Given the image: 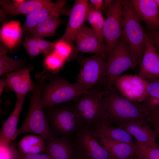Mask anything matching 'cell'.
Instances as JSON below:
<instances>
[{
  "label": "cell",
  "instance_id": "obj_8",
  "mask_svg": "<svg viewBox=\"0 0 159 159\" xmlns=\"http://www.w3.org/2000/svg\"><path fill=\"white\" fill-rule=\"evenodd\" d=\"M108 55L100 53L80 59V68L75 83L82 90H89L102 84Z\"/></svg>",
  "mask_w": 159,
  "mask_h": 159
},
{
  "label": "cell",
  "instance_id": "obj_41",
  "mask_svg": "<svg viewBox=\"0 0 159 159\" xmlns=\"http://www.w3.org/2000/svg\"><path fill=\"white\" fill-rule=\"evenodd\" d=\"M25 1L24 0H13V3L16 4H20L23 3Z\"/></svg>",
  "mask_w": 159,
  "mask_h": 159
},
{
  "label": "cell",
  "instance_id": "obj_31",
  "mask_svg": "<svg viewBox=\"0 0 159 159\" xmlns=\"http://www.w3.org/2000/svg\"><path fill=\"white\" fill-rule=\"evenodd\" d=\"M9 149L15 159H53L49 154L24 153L21 152L17 148L15 143H11Z\"/></svg>",
  "mask_w": 159,
  "mask_h": 159
},
{
  "label": "cell",
  "instance_id": "obj_7",
  "mask_svg": "<svg viewBox=\"0 0 159 159\" xmlns=\"http://www.w3.org/2000/svg\"><path fill=\"white\" fill-rule=\"evenodd\" d=\"M104 92L93 91L81 95L73 101L83 125L89 129L106 118Z\"/></svg>",
  "mask_w": 159,
  "mask_h": 159
},
{
  "label": "cell",
  "instance_id": "obj_43",
  "mask_svg": "<svg viewBox=\"0 0 159 159\" xmlns=\"http://www.w3.org/2000/svg\"><path fill=\"white\" fill-rule=\"evenodd\" d=\"M157 6L159 8V0H154Z\"/></svg>",
  "mask_w": 159,
  "mask_h": 159
},
{
  "label": "cell",
  "instance_id": "obj_24",
  "mask_svg": "<svg viewBox=\"0 0 159 159\" xmlns=\"http://www.w3.org/2000/svg\"><path fill=\"white\" fill-rule=\"evenodd\" d=\"M59 15L53 14L43 19L30 32L31 36L43 38L54 35L61 23Z\"/></svg>",
  "mask_w": 159,
  "mask_h": 159
},
{
  "label": "cell",
  "instance_id": "obj_34",
  "mask_svg": "<svg viewBox=\"0 0 159 159\" xmlns=\"http://www.w3.org/2000/svg\"><path fill=\"white\" fill-rule=\"evenodd\" d=\"M22 44L28 54L32 57L42 54L38 47L37 38L26 37L22 42Z\"/></svg>",
  "mask_w": 159,
  "mask_h": 159
},
{
  "label": "cell",
  "instance_id": "obj_44",
  "mask_svg": "<svg viewBox=\"0 0 159 159\" xmlns=\"http://www.w3.org/2000/svg\"><path fill=\"white\" fill-rule=\"evenodd\" d=\"M130 159H138L135 156L133 158Z\"/></svg>",
  "mask_w": 159,
  "mask_h": 159
},
{
  "label": "cell",
  "instance_id": "obj_15",
  "mask_svg": "<svg viewBox=\"0 0 159 159\" xmlns=\"http://www.w3.org/2000/svg\"><path fill=\"white\" fill-rule=\"evenodd\" d=\"M139 76L145 79L159 78V54L146 34L145 49Z\"/></svg>",
  "mask_w": 159,
  "mask_h": 159
},
{
  "label": "cell",
  "instance_id": "obj_26",
  "mask_svg": "<svg viewBox=\"0 0 159 159\" xmlns=\"http://www.w3.org/2000/svg\"><path fill=\"white\" fill-rule=\"evenodd\" d=\"M7 49L2 45L0 46V76L26 68V62L22 59L11 58L7 54Z\"/></svg>",
  "mask_w": 159,
  "mask_h": 159
},
{
  "label": "cell",
  "instance_id": "obj_35",
  "mask_svg": "<svg viewBox=\"0 0 159 159\" xmlns=\"http://www.w3.org/2000/svg\"><path fill=\"white\" fill-rule=\"evenodd\" d=\"M37 38L38 47L42 53L47 55L53 51L56 42H52L43 38Z\"/></svg>",
  "mask_w": 159,
  "mask_h": 159
},
{
  "label": "cell",
  "instance_id": "obj_33",
  "mask_svg": "<svg viewBox=\"0 0 159 159\" xmlns=\"http://www.w3.org/2000/svg\"><path fill=\"white\" fill-rule=\"evenodd\" d=\"M145 79L148 83L147 95L146 98L159 101V78Z\"/></svg>",
  "mask_w": 159,
  "mask_h": 159
},
{
  "label": "cell",
  "instance_id": "obj_14",
  "mask_svg": "<svg viewBox=\"0 0 159 159\" xmlns=\"http://www.w3.org/2000/svg\"><path fill=\"white\" fill-rule=\"evenodd\" d=\"M138 18L144 21L150 31L159 30V8L154 0H130Z\"/></svg>",
  "mask_w": 159,
  "mask_h": 159
},
{
  "label": "cell",
  "instance_id": "obj_16",
  "mask_svg": "<svg viewBox=\"0 0 159 159\" xmlns=\"http://www.w3.org/2000/svg\"><path fill=\"white\" fill-rule=\"evenodd\" d=\"M32 68L27 67L11 72L6 75L8 90L14 92L16 96L24 95L31 92L35 87L30 75Z\"/></svg>",
  "mask_w": 159,
  "mask_h": 159
},
{
  "label": "cell",
  "instance_id": "obj_38",
  "mask_svg": "<svg viewBox=\"0 0 159 159\" xmlns=\"http://www.w3.org/2000/svg\"><path fill=\"white\" fill-rule=\"evenodd\" d=\"M89 4L96 11L101 12L104 9V0H90Z\"/></svg>",
  "mask_w": 159,
  "mask_h": 159
},
{
  "label": "cell",
  "instance_id": "obj_20",
  "mask_svg": "<svg viewBox=\"0 0 159 159\" xmlns=\"http://www.w3.org/2000/svg\"><path fill=\"white\" fill-rule=\"evenodd\" d=\"M148 121H141L126 125L124 128L139 143L153 148H159L156 140L158 135L148 125Z\"/></svg>",
  "mask_w": 159,
  "mask_h": 159
},
{
  "label": "cell",
  "instance_id": "obj_6",
  "mask_svg": "<svg viewBox=\"0 0 159 159\" xmlns=\"http://www.w3.org/2000/svg\"><path fill=\"white\" fill-rule=\"evenodd\" d=\"M122 3L123 21L121 36L129 45L138 64H140L145 51L146 34L131 6L130 0H122Z\"/></svg>",
  "mask_w": 159,
  "mask_h": 159
},
{
  "label": "cell",
  "instance_id": "obj_45",
  "mask_svg": "<svg viewBox=\"0 0 159 159\" xmlns=\"http://www.w3.org/2000/svg\"><path fill=\"white\" fill-rule=\"evenodd\" d=\"M75 159H76V158H75Z\"/></svg>",
  "mask_w": 159,
  "mask_h": 159
},
{
  "label": "cell",
  "instance_id": "obj_11",
  "mask_svg": "<svg viewBox=\"0 0 159 159\" xmlns=\"http://www.w3.org/2000/svg\"><path fill=\"white\" fill-rule=\"evenodd\" d=\"M67 1L59 0L53 2L50 0H27L20 4H16L0 0V4L5 14L15 16L37 12L43 10H51L65 13L64 7Z\"/></svg>",
  "mask_w": 159,
  "mask_h": 159
},
{
  "label": "cell",
  "instance_id": "obj_36",
  "mask_svg": "<svg viewBox=\"0 0 159 159\" xmlns=\"http://www.w3.org/2000/svg\"><path fill=\"white\" fill-rule=\"evenodd\" d=\"M147 124L152 127L159 136V108L151 112Z\"/></svg>",
  "mask_w": 159,
  "mask_h": 159
},
{
  "label": "cell",
  "instance_id": "obj_18",
  "mask_svg": "<svg viewBox=\"0 0 159 159\" xmlns=\"http://www.w3.org/2000/svg\"><path fill=\"white\" fill-rule=\"evenodd\" d=\"M46 153L53 159H75L74 140L66 137L44 138Z\"/></svg>",
  "mask_w": 159,
  "mask_h": 159
},
{
  "label": "cell",
  "instance_id": "obj_1",
  "mask_svg": "<svg viewBox=\"0 0 159 159\" xmlns=\"http://www.w3.org/2000/svg\"><path fill=\"white\" fill-rule=\"evenodd\" d=\"M107 117L110 124L124 128L127 124L141 121H147L150 112L143 104L132 102L122 95L114 86L105 91Z\"/></svg>",
  "mask_w": 159,
  "mask_h": 159
},
{
  "label": "cell",
  "instance_id": "obj_29",
  "mask_svg": "<svg viewBox=\"0 0 159 159\" xmlns=\"http://www.w3.org/2000/svg\"><path fill=\"white\" fill-rule=\"evenodd\" d=\"M136 143L135 155L138 159H159V148H153Z\"/></svg>",
  "mask_w": 159,
  "mask_h": 159
},
{
  "label": "cell",
  "instance_id": "obj_39",
  "mask_svg": "<svg viewBox=\"0 0 159 159\" xmlns=\"http://www.w3.org/2000/svg\"><path fill=\"white\" fill-rule=\"evenodd\" d=\"M7 86L6 77H3L0 80V96L2 95L3 92Z\"/></svg>",
  "mask_w": 159,
  "mask_h": 159
},
{
  "label": "cell",
  "instance_id": "obj_13",
  "mask_svg": "<svg viewBox=\"0 0 159 159\" xmlns=\"http://www.w3.org/2000/svg\"><path fill=\"white\" fill-rule=\"evenodd\" d=\"M88 4L87 0L75 1L70 11L69 21L65 32L59 40L72 45L77 33L87 19Z\"/></svg>",
  "mask_w": 159,
  "mask_h": 159
},
{
  "label": "cell",
  "instance_id": "obj_19",
  "mask_svg": "<svg viewBox=\"0 0 159 159\" xmlns=\"http://www.w3.org/2000/svg\"><path fill=\"white\" fill-rule=\"evenodd\" d=\"M74 41L78 50L81 52L94 54L106 53L105 45L100 42L91 28L87 25L80 29L75 36Z\"/></svg>",
  "mask_w": 159,
  "mask_h": 159
},
{
  "label": "cell",
  "instance_id": "obj_3",
  "mask_svg": "<svg viewBox=\"0 0 159 159\" xmlns=\"http://www.w3.org/2000/svg\"><path fill=\"white\" fill-rule=\"evenodd\" d=\"M70 102L43 108L53 138L74 140L83 126L74 104Z\"/></svg>",
  "mask_w": 159,
  "mask_h": 159
},
{
  "label": "cell",
  "instance_id": "obj_28",
  "mask_svg": "<svg viewBox=\"0 0 159 159\" xmlns=\"http://www.w3.org/2000/svg\"><path fill=\"white\" fill-rule=\"evenodd\" d=\"M63 13L62 12L51 10H43L30 13L26 15L23 29L24 32L30 33L37 25L45 17L51 14L60 15Z\"/></svg>",
  "mask_w": 159,
  "mask_h": 159
},
{
  "label": "cell",
  "instance_id": "obj_4",
  "mask_svg": "<svg viewBox=\"0 0 159 159\" xmlns=\"http://www.w3.org/2000/svg\"><path fill=\"white\" fill-rule=\"evenodd\" d=\"M137 65L130 46L121 36L107 57L102 84L105 91L113 86L115 81L122 73Z\"/></svg>",
  "mask_w": 159,
  "mask_h": 159
},
{
  "label": "cell",
  "instance_id": "obj_2",
  "mask_svg": "<svg viewBox=\"0 0 159 159\" xmlns=\"http://www.w3.org/2000/svg\"><path fill=\"white\" fill-rule=\"evenodd\" d=\"M44 70L36 75L35 87L29 95L28 112L22 125L16 130V137L20 135L28 132L39 135L44 138L51 135L41 102L42 87L49 75Z\"/></svg>",
  "mask_w": 159,
  "mask_h": 159
},
{
  "label": "cell",
  "instance_id": "obj_17",
  "mask_svg": "<svg viewBox=\"0 0 159 159\" xmlns=\"http://www.w3.org/2000/svg\"><path fill=\"white\" fill-rule=\"evenodd\" d=\"M25 96H16L17 101L14 109L4 122L0 132L1 147L9 148L12 142L16 138L17 125L25 100Z\"/></svg>",
  "mask_w": 159,
  "mask_h": 159
},
{
  "label": "cell",
  "instance_id": "obj_40",
  "mask_svg": "<svg viewBox=\"0 0 159 159\" xmlns=\"http://www.w3.org/2000/svg\"><path fill=\"white\" fill-rule=\"evenodd\" d=\"M114 0H104V6L105 10L108 8L113 3Z\"/></svg>",
  "mask_w": 159,
  "mask_h": 159
},
{
  "label": "cell",
  "instance_id": "obj_12",
  "mask_svg": "<svg viewBox=\"0 0 159 159\" xmlns=\"http://www.w3.org/2000/svg\"><path fill=\"white\" fill-rule=\"evenodd\" d=\"M113 86L125 97L134 102H143L147 95V82L139 75L120 76L114 82Z\"/></svg>",
  "mask_w": 159,
  "mask_h": 159
},
{
  "label": "cell",
  "instance_id": "obj_10",
  "mask_svg": "<svg viewBox=\"0 0 159 159\" xmlns=\"http://www.w3.org/2000/svg\"><path fill=\"white\" fill-rule=\"evenodd\" d=\"M105 10L107 17L104 21L103 34L105 52L108 55L122 34L123 15L122 0H114Z\"/></svg>",
  "mask_w": 159,
  "mask_h": 159
},
{
  "label": "cell",
  "instance_id": "obj_25",
  "mask_svg": "<svg viewBox=\"0 0 159 159\" xmlns=\"http://www.w3.org/2000/svg\"><path fill=\"white\" fill-rule=\"evenodd\" d=\"M17 147L20 151L24 153H46L44 138L40 135L24 136L18 142Z\"/></svg>",
  "mask_w": 159,
  "mask_h": 159
},
{
  "label": "cell",
  "instance_id": "obj_27",
  "mask_svg": "<svg viewBox=\"0 0 159 159\" xmlns=\"http://www.w3.org/2000/svg\"><path fill=\"white\" fill-rule=\"evenodd\" d=\"M87 19L100 42L105 45L104 43L105 39L103 34L105 20L101 12L95 10L89 3L87 9Z\"/></svg>",
  "mask_w": 159,
  "mask_h": 159
},
{
  "label": "cell",
  "instance_id": "obj_30",
  "mask_svg": "<svg viewBox=\"0 0 159 159\" xmlns=\"http://www.w3.org/2000/svg\"><path fill=\"white\" fill-rule=\"evenodd\" d=\"M66 61L54 51L47 55L44 60L46 70L56 72L62 67Z\"/></svg>",
  "mask_w": 159,
  "mask_h": 159
},
{
  "label": "cell",
  "instance_id": "obj_23",
  "mask_svg": "<svg viewBox=\"0 0 159 159\" xmlns=\"http://www.w3.org/2000/svg\"><path fill=\"white\" fill-rule=\"evenodd\" d=\"M22 32L20 22L17 21H11L5 23L2 27L1 38L6 47L11 49L20 41Z\"/></svg>",
  "mask_w": 159,
  "mask_h": 159
},
{
  "label": "cell",
  "instance_id": "obj_42",
  "mask_svg": "<svg viewBox=\"0 0 159 159\" xmlns=\"http://www.w3.org/2000/svg\"><path fill=\"white\" fill-rule=\"evenodd\" d=\"M9 157L7 159H15L13 155H12V153L10 151V150L9 149Z\"/></svg>",
  "mask_w": 159,
  "mask_h": 159
},
{
  "label": "cell",
  "instance_id": "obj_32",
  "mask_svg": "<svg viewBox=\"0 0 159 159\" xmlns=\"http://www.w3.org/2000/svg\"><path fill=\"white\" fill-rule=\"evenodd\" d=\"M72 46L65 41L59 40L56 42L53 51L66 61L72 55L73 50Z\"/></svg>",
  "mask_w": 159,
  "mask_h": 159
},
{
  "label": "cell",
  "instance_id": "obj_5",
  "mask_svg": "<svg viewBox=\"0 0 159 159\" xmlns=\"http://www.w3.org/2000/svg\"><path fill=\"white\" fill-rule=\"evenodd\" d=\"M44 83L41 95L43 108L73 101L80 95L93 91L82 90L75 83H71L58 76L50 77L49 81Z\"/></svg>",
  "mask_w": 159,
  "mask_h": 159
},
{
  "label": "cell",
  "instance_id": "obj_9",
  "mask_svg": "<svg viewBox=\"0 0 159 159\" xmlns=\"http://www.w3.org/2000/svg\"><path fill=\"white\" fill-rule=\"evenodd\" d=\"M77 159H113L94 133L83 126L74 139Z\"/></svg>",
  "mask_w": 159,
  "mask_h": 159
},
{
  "label": "cell",
  "instance_id": "obj_22",
  "mask_svg": "<svg viewBox=\"0 0 159 159\" xmlns=\"http://www.w3.org/2000/svg\"><path fill=\"white\" fill-rule=\"evenodd\" d=\"M89 129L104 137L135 146V141L124 128L112 126L105 119L97 122Z\"/></svg>",
  "mask_w": 159,
  "mask_h": 159
},
{
  "label": "cell",
  "instance_id": "obj_21",
  "mask_svg": "<svg viewBox=\"0 0 159 159\" xmlns=\"http://www.w3.org/2000/svg\"><path fill=\"white\" fill-rule=\"evenodd\" d=\"M94 132L101 145L113 159H130L135 156V146L114 140Z\"/></svg>",
  "mask_w": 159,
  "mask_h": 159
},
{
  "label": "cell",
  "instance_id": "obj_37",
  "mask_svg": "<svg viewBox=\"0 0 159 159\" xmlns=\"http://www.w3.org/2000/svg\"><path fill=\"white\" fill-rule=\"evenodd\" d=\"M153 43L155 48L159 54V30L150 31L147 34Z\"/></svg>",
  "mask_w": 159,
  "mask_h": 159
}]
</instances>
